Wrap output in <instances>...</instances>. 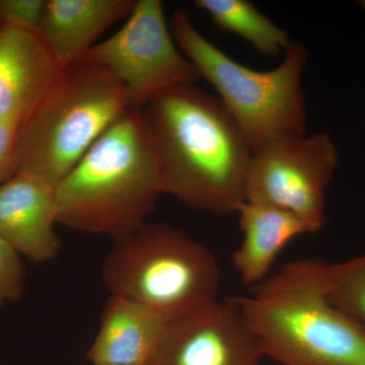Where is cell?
I'll list each match as a JSON object with an SVG mask.
<instances>
[{"label": "cell", "instance_id": "ffe728a7", "mask_svg": "<svg viewBox=\"0 0 365 365\" xmlns=\"http://www.w3.org/2000/svg\"><path fill=\"white\" fill-rule=\"evenodd\" d=\"M359 6H361L362 9H365V0H361V1L359 2Z\"/></svg>", "mask_w": 365, "mask_h": 365}, {"label": "cell", "instance_id": "2e32d148", "mask_svg": "<svg viewBox=\"0 0 365 365\" xmlns=\"http://www.w3.org/2000/svg\"><path fill=\"white\" fill-rule=\"evenodd\" d=\"M329 300L365 329V255L332 264Z\"/></svg>", "mask_w": 365, "mask_h": 365}, {"label": "cell", "instance_id": "ba28073f", "mask_svg": "<svg viewBox=\"0 0 365 365\" xmlns=\"http://www.w3.org/2000/svg\"><path fill=\"white\" fill-rule=\"evenodd\" d=\"M83 58L111 72L134 109H143L163 91L199 78L175 42L160 0H137L124 26Z\"/></svg>", "mask_w": 365, "mask_h": 365}, {"label": "cell", "instance_id": "ac0fdd59", "mask_svg": "<svg viewBox=\"0 0 365 365\" xmlns=\"http://www.w3.org/2000/svg\"><path fill=\"white\" fill-rule=\"evenodd\" d=\"M46 0H0V26L39 31Z\"/></svg>", "mask_w": 365, "mask_h": 365}, {"label": "cell", "instance_id": "3957f363", "mask_svg": "<svg viewBox=\"0 0 365 365\" xmlns=\"http://www.w3.org/2000/svg\"><path fill=\"white\" fill-rule=\"evenodd\" d=\"M332 264H285L248 297H230L279 365H365V329L329 300Z\"/></svg>", "mask_w": 365, "mask_h": 365}, {"label": "cell", "instance_id": "30bf717a", "mask_svg": "<svg viewBox=\"0 0 365 365\" xmlns=\"http://www.w3.org/2000/svg\"><path fill=\"white\" fill-rule=\"evenodd\" d=\"M63 71L39 31L0 26V120L26 121Z\"/></svg>", "mask_w": 365, "mask_h": 365}, {"label": "cell", "instance_id": "7a4b0ae2", "mask_svg": "<svg viewBox=\"0 0 365 365\" xmlns=\"http://www.w3.org/2000/svg\"><path fill=\"white\" fill-rule=\"evenodd\" d=\"M57 222L122 239L145 225L162 195L157 151L143 110L125 111L55 188Z\"/></svg>", "mask_w": 365, "mask_h": 365}, {"label": "cell", "instance_id": "44dd1931", "mask_svg": "<svg viewBox=\"0 0 365 365\" xmlns=\"http://www.w3.org/2000/svg\"><path fill=\"white\" fill-rule=\"evenodd\" d=\"M95 365H109V364H95Z\"/></svg>", "mask_w": 365, "mask_h": 365}, {"label": "cell", "instance_id": "52a82bcc", "mask_svg": "<svg viewBox=\"0 0 365 365\" xmlns=\"http://www.w3.org/2000/svg\"><path fill=\"white\" fill-rule=\"evenodd\" d=\"M338 163L337 146L325 132L268 144L252 155L246 201L297 216L316 234L326 225V192Z\"/></svg>", "mask_w": 365, "mask_h": 365}, {"label": "cell", "instance_id": "8992f818", "mask_svg": "<svg viewBox=\"0 0 365 365\" xmlns=\"http://www.w3.org/2000/svg\"><path fill=\"white\" fill-rule=\"evenodd\" d=\"M110 295L172 319L217 299L220 265L208 247L181 228L148 223L117 240L101 267Z\"/></svg>", "mask_w": 365, "mask_h": 365}, {"label": "cell", "instance_id": "9c48e42d", "mask_svg": "<svg viewBox=\"0 0 365 365\" xmlns=\"http://www.w3.org/2000/svg\"><path fill=\"white\" fill-rule=\"evenodd\" d=\"M263 357L234 300L215 299L172 319L148 365H260Z\"/></svg>", "mask_w": 365, "mask_h": 365}, {"label": "cell", "instance_id": "6da1fadb", "mask_svg": "<svg viewBox=\"0 0 365 365\" xmlns=\"http://www.w3.org/2000/svg\"><path fill=\"white\" fill-rule=\"evenodd\" d=\"M141 110L163 194L209 215L237 213L246 201L253 151L218 98L188 83L163 91Z\"/></svg>", "mask_w": 365, "mask_h": 365}, {"label": "cell", "instance_id": "9a60e30c", "mask_svg": "<svg viewBox=\"0 0 365 365\" xmlns=\"http://www.w3.org/2000/svg\"><path fill=\"white\" fill-rule=\"evenodd\" d=\"M193 4L208 14L218 30L239 36L265 56L284 54L292 43L287 31L248 0H195Z\"/></svg>", "mask_w": 365, "mask_h": 365}, {"label": "cell", "instance_id": "5b68a950", "mask_svg": "<svg viewBox=\"0 0 365 365\" xmlns=\"http://www.w3.org/2000/svg\"><path fill=\"white\" fill-rule=\"evenodd\" d=\"M130 108L123 85L105 67L86 58L66 67L21 126L16 174L56 187Z\"/></svg>", "mask_w": 365, "mask_h": 365}, {"label": "cell", "instance_id": "d6986e66", "mask_svg": "<svg viewBox=\"0 0 365 365\" xmlns=\"http://www.w3.org/2000/svg\"><path fill=\"white\" fill-rule=\"evenodd\" d=\"M20 118L0 120V182L16 175V150L21 126Z\"/></svg>", "mask_w": 365, "mask_h": 365}, {"label": "cell", "instance_id": "5bb4252c", "mask_svg": "<svg viewBox=\"0 0 365 365\" xmlns=\"http://www.w3.org/2000/svg\"><path fill=\"white\" fill-rule=\"evenodd\" d=\"M237 215L242 240L232 264L242 282L253 287L271 275L276 259L292 240L312 234L297 216L264 204L245 201Z\"/></svg>", "mask_w": 365, "mask_h": 365}, {"label": "cell", "instance_id": "7c38bea8", "mask_svg": "<svg viewBox=\"0 0 365 365\" xmlns=\"http://www.w3.org/2000/svg\"><path fill=\"white\" fill-rule=\"evenodd\" d=\"M170 322L145 304L110 295L86 356L93 365H148Z\"/></svg>", "mask_w": 365, "mask_h": 365}, {"label": "cell", "instance_id": "4fadbf2b", "mask_svg": "<svg viewBox=\"0 0 365 365\" xmlns=\"http://www.w3.org/2000/svg\"><path fill=\"white\" fill-rule=\"evenodd\" d=\"M135 0H46L39 32L63 68L95 47L98 38L130 16Z\"/></svg>", "mask_w": 365, "mask_h": 365}, {"label": "cell", "instance_id": "8fae6325", "mask_svg": "<svg viewBox=\"0 0 365 365\" xmlns=\"http://www.w3.org/2000/svg\"><path fill=\"white\" fill-rule=\"evenodd\" d=\"M55 188L26 174L0 182V239L34 264L55 260L61 251Z\"/></svg>", "mask_w": 365, "mask_h": 365}, {"label": "cell", "instance_id": "e0dca14e", "mask_svg": "<svg viewBox=\"0 0 365 365\" xmlns=\"http://www.w3.org/2000/svg\"><path fill=\"white\" fill-rule=\"evenodd\" d=\"M26 272L21 256L0 239V307L19 302L25 292Z\"/></svg>", "mask_w": 365, "mask_h": 365}, {"label": "cell", "instance_id": "277c9868", "mask_svg": "<svg viewBox=\"0 0 365 365\" xmlns=\"http://www.w3.org/2000/svg\"><path fill=\"white\" fill-rule=\"evenodd\" d=\"M170 32L199 78L215 88L218 100L248 141L252 151L307 134L302 76L309 54L292 42L279 66L255 71L230 58L199 32L186 9H178Z\"/></svg>", "mask_w": 365, "mask_h": 365}]
</instances>
